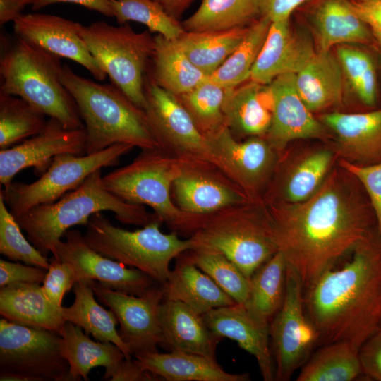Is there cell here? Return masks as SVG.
Listing matches in <instances>:
<instances>
[{
	"label": "cell",
	"instance_id": "obj_49",
	"mask_svg": "<svg viewBox=\"0 0 381 381\" xmlns=\"http://www.w3.org/2000/svg\"><path fill=\"white\" fill-rule=\"evenodd\" d=\"M358 356L363 375L381 381V327L362 344Z\"/></svg>",
	"mask_w": 381,
	"mask_h": 381
},
{
	"label": "cell",
	"instance_id": "obj_20",
	"mask_svg": "<svg viewBox=\"0 0 381 381\" xmlns=\"http://www.w3.org/2000/svg\"><path fill=\"white\" fill-rule=\"evenodd\" d=\"M295 75H281L270 84L274 99L272 121L264 136L279 155L292 140L327 137V128L301 98Z\"/></svg>",
	"mask_w": 381,
	"mask_h": 381
},
{
	"label": "cell",
	"instance_id": "obj_54",
	"mask_svg": "<svg viewBox=\"0 0 381 381\" xmlns=\"http://www.w3.org/2000/svg\"><path fill=\"white\" fill-rule=\"evenodd\" d=\"M25 6L16 0H0V24L1 25L14 21L20 16Z\"/></svg>",
	"mask_w": 381,
	"mask_h": 381
},
{
	"label": "cell",
	"instance_id": "obj_14",
	"mask_svg": "<svg viewBox=\"0 0 381 381\" xmlns=\"http://www.w3.org/2000/svg\"><path fill=\"white\" fill-rule=\"evenodd\" d=\"M144 90L147 100L144 112L159 149L183 161H209L206 138L177 96L147 75Z\"/></svg>",
	"mask_w": 381,
	"mask_h": 381
},
{
	"label": "cell",
	"instance_id": "obj_31",
	"mask_svg": "<svg viewBox=\"0 0 381 381\" xmlns=\"http://www.w3.org/2000/svg\"><path fill=\"white\" fill-rule=\"evenodd\" d=\"M147 76L165 90L179 96L209 77L188 59L177 40L154 36V49Z\"/></svg>",
	"mask_w": 381,
	"mask_h": 381
},
{
	"label": "cell",
	"instance_id": "obj_44",
	"mask_svg": "<svg viewBox=\"0 0 381 381\" xmlns=\"http://www.w3.org/2000/svg\"><path fill=\"white\" fill-rule=\"evenodd\" d=\"M336 55L353 93L365 106L374 107L377 80L371 56L366 52L347 44L339 45Z\"/></svg>",
	"mask_w": 381,
	"mask_h": 381
},
{
	"label": "cell",
	"instance_id": "obj_1",
	"mask_svg": "<svg viewBox=\"0 0 381 381\" xmlns=\"http://www.w3.org/2000/svg\"><path fill=\"white\" fill-rule=\"evenodd\" d=\"M340 169L330 171L306 200L264 202L278 250L303 288L377 231L369 200L349 180L351 174Z\"/></svg>",
	"mask_w": 381,
	"mask_h": 381
},
{
	"label": "cell",
	"instance_id": "obj_57",
	"mask_svg": "<svg viewBox=\"0 0 381 381\" xmlns=\"http://www.w3.org/2000/svg\"><path fill=\"white\" fill-rule=\"evenodd\" d=\"M373 35V37L376 40L378 47L380 48V54H381V32L377 31L371 30Z\"/></svg>",
	"mask_w": 381,
	"mask_h": 381
},
{
	"label": "cell",
	"instance_id": "obj_38",
	"mask_svg": "<svg viewBox=\"0 0 381 381\" xmlns=\"http://www.w3.org/2000/svg\"><path fill=\"white\" fill-rule=\"evenodd\" d=\"M358 351L346 341L322 345L302 366L296 380H355L363 375Z\"/></svg>",
	"mask_w": 381,
	"mask_h": 381
},
{
	"label": "cell",
	"instance_id": "obj_43",
	"mask_svg": "<svg viewBox=\"0 0 381 381\" xmlns=\"http://www.w3.org/2000/svg\"><path fill=\"white\" fill-rule=\"evenodd\" d=\"M111 8L119 24L138 22L147 26L151 32L169 40H177L186 32L181 21L169 16L152 0H114Z\"/></svg>",
	"mask_w": 381,
	"mask_h": 381
},
{
	"label": "cell",
	"instance_id": "obj_19",
	"mask_svg": "<svg viewBox=\"0 0 381 381\" xmlns=\"http://www.w3.org/2000/svg\"><path fill=\"white\" fill-rule=\"evenodd\" d=\"M15 36L59 58L72 60L99 81L107 75L92 56L83 38V25L78 22L48 13L22 14L13 22Z\"/></svg>",
	"mask_w": 381,
	"mask_h": 381
},
{
	"label": "cell",
	"instance_id": "obj_16",
	"mask_svg": "<svg viewBox=\"0 0 381 381\" xmlns=\"http://www.w3.org/2000/svg\"><path fill=\"white\" fill-rule=\"evenodd\" d=\"M172 190L176 206L193 216L208 215L229 207L253 202L209 161H183Z\"/></svg>",
	"mask_w": 381,
	"mask_h": 381
},
{
	"label": "cell",
	"instance_id": "obj_15",
	"mask_svg": "<svg viewBox=\"0 0 381 381\" xmlns=\"http://www.w3.org/2000/svg\"><path fill=\"white\" fill-rule=\"evenodd\" d=\"M88 281L98 301L114 313L120 325L118 333L131 355L157 351L162 340L159 308L164 298L162 285L135 296Z\"/></svg>",
	"mask_w": 381,
	"mask_h": 381
},
{
	"label": "cell",
	"instance_id": "obj_10",
	"mask_svg": "<svg viewBox=\"0 0 381 381\" xmlns=\"http://www.w3.org/2000/svg\"><path fill=\"white\" fill-rule=\"evenodd\" d=\"M134 147L116 143L97 152L56 155L47 171L30 183L11 182L1 189L6 205L15 218L35 206L56 202L78 188L97 169L119 164L120 158Z\"/></svg>",
	"mask_w": 381,
	"mask_h": 381
},
{
	"label": "cell",
	"instance_id": "obj_24",
	"mask_svg": "<svg viewBox=\"0 0 381 381\" xmlns=\"http://www.w3.org/2000/svg\"><path fill=\"white\" fill-rule=\"evenodd\" d=\"M161 346L215 358L220 338L206 325L202 315L183 302L164 298L159 308Z\"/></svg>",
	"mask_w": 381,
	"mask_h": 381
},
{
	"label": "cell",
	"instance_id": "obj_34",
	"mask_svg": "<svg viewBox=\"0 0 381 381\" xmlns=\"http://www.w3.org/2000/svg\"><path fill=\"white\" fill-rule=\"evenodd\" d=\"M287 262L277 251L250 279L248 298L243 304L258 319L270 324L285 296Z\"/></svg>",
	"mask_w": 381,
	"mask_h": 381
},
{
	"label": "cell",
	"instance_id": "obj_46",
	"mask_svg": "<svg viewBox=\"0 0 381 381\" xmlns=\"http://www.w3.org/2000/svg\"><path fill=\"white\" fill-rule=\"evenodd\" d=\"M338 162L339 167L354 176L365 189L375 217L377 232L381 236V162L360 165L339 159Z\"/></svg>",
	"mask_w": 381,
	"mask_h": 381
},
{
	"label": "cell",
	"instance_id": "obj_33",
	"mask_svg": "<svg viewBox=\"0 0 381 381\" xmlns=\"http://www.w3.org/2000/svg\"><path fill=\"white\" fill-rule=\"evenodd\" d=\"M73 304L64 307L66 322H71L91 334L97 341L111 342L123 352L126 359L132 358L128 348L121 339L116 326L119 323L114 313L100 306L95 298L88 279H80L73 286Z\"/></svg>",
	"mask_w": 381,
	"mask_h": 381
},
{
	"label": "cell",
	"instance_id": "obj_29",
	"mask_svg": "<svg viewBox=\"0 0 381 381\" xmlns=\"http://www.w3.org/2000/svg\"><path fill=\"white\" fill-rule=\"evenodd\" d=\"M143 367L167 381H248L250 374L225 371L215 358L180 351H150L133 356Z\"/></svg>",
	"mask_w": 381,
	"mask_h": 381
},
{
	"label": "cell",
	"instance_id": "obj_48",
	"mask_svg": "<svg viewBox=\"0 0 381 381\" xmlns=\"http://www.w3.org/2000/svg\"><path fill=\"white\" fill-rule=\"evenodd\" d=\"M47 270L36 266L0 260V287L11 284L43 282Z\"/></svg>",
	"mask_w": 381,
	"mask_h": 381
},
{
	"label": "cell",
	"instance_id": "obj_37",
	"mask_svg": "<svg viewBox=\"0 0 381 381\" xmlns=\"http://www.w3.org/2000/svg\"><path fill=\"white\" fill-rule=\"evenodd\" d=\"M334 157L329 150H316L299 158L285 174L277 193L263 202H299L313 195L330 171Z\"/></svg>",
	"mask_w": 381,
	"mask_h": 381
},
{
	"label": "cell",
	"instance_id": "obj_13",
	"mask_svg": "<svg viewBox=\"0 0 381 381\" xmlns=\"http://www.w3.org/2000/svg\"><path fill=\"white\" fill-rule=\"evenodd\" d=\"M59 334L0 320V368L37 381L69 380V364Z\"/></svg>",
	"mask_w": 381,
	"mask_h": 381
},
{
	"label": "cell",
	"instance_id": "obj_47",
	"mask_svg": "<svg viewBox=\"0 0 381 381\" xmlns=\"http://www.w3.org/2000/svg\"><path fill=\"white\" fill-rule=\"evenodd\" d=\"M42 289L54 304L61 307L65 294L78 281L74 267L68 262L52 257Z\"/></svg>",
	"mask_w": 381,
	"mask_h": 381
},
{
	"label": "cell",
	"instance_id": "obj_56",
	"mask_svg": "<svg viewBox=\"0 0 381 381\" xmlns=\"http://www.w3.org/2000/svg\"><path fill=\"white\" fill-rule=\"evenodd\" d=\"M1 381H37L34 377L22 373L0 370Z\"/></svg>",
	"mask_w": 381,
	"mask_h": 381
},
{
	"label": "cell",
	"instance_id": "obj_35",
	"mask_svg": "<svg viewBox=\"0 0 381 381\" xmlns=\"http://www.w3.org/2000/svg\"><path fill=\"white\" fill-rule=\"evenodd\" d=\"M260 17L257 0H202L181 23L186 32H201L248 27Z\"/></svg>",
	"mask_w": 381,
	"mask_h": 381
},
{
	"label": "cell",
	"instance_id": "obj_11",
	"mask_svg": "<svg viewBox=\"0 0 381 381\" xmlns=\"http://www.w3.org/2000/svg\"><path fill=\"white\" fill-rule=\"evenodd\" d=\"M269 333L274 380H289L318 346L320 337L305 310L302 282L288 264L284 299L270 322Z\"/></svg>",
	"mask_w": 381,
	"mask_h": 381
},
{
	"label": "cell",
	"instance_id": "obj_17",
	"mask_svg": "<svg viewBox=\"0 0 381 381\" xmlns=\"http://www.w3.org/2000/svg\"><path fill=\"white\" fill-rule=\"evenodd\" d=\"M64 237L52 257L70 263L78 281L94 279L114 290L135 296L159 284L140 270L127 267L94 250L78 230L68 229Z\"/></svg>",
	"mask_w": 381,
	"mask_h": 381
},
{
	"label": "cell",
	"instance_id": "obj_41",
	"mask_svg": "<svg viewBox=\"0 0 381 381\" xmlns=\"http://www.w3.org/2000/svg\"><path fill=\"white\" fill-rule=\"evenodd\" d=\"M226 88L209 78L193 89L177 96L200 133L206 136L223 126V106Z\"/></svg>",
	"mask_w": 381,
	"mask_h": 381
},
{
	"label": "cell",
	"instance_id": "obj_50",
	"mask_svg": "<svg viewBox=\"0 0 381 381\" xmlns=\"http://www.w3.org/2000/svg\"><path fill=\"white\" fill-rule=\"evenodd\" d=\"M260 16L272 22L289 19L291 13L307 0H257Z\"/></svg>",
	"mask_w": 381,
	"mask_h": 381
},
{
	"label": "cell",
	"instance_id": "obj_6",
	"mask_svg": "<svg viewBox=\"0 0 381 381\" xmlns=\"http://www.w3.org/2000/svg\"><path fill=\"white\" fill-rule=\"evenodd\" d=\"M190 234L193 250L223 254L248 279L278 251L264 202H250L198 216Z\"/></svg>",
	"mask_w": 381,
	"mask_h": 381
},
{
	"label": "cell",
	"instance_id": "obj_58",
	"mask_svg": "<svg viewBox=\"0 0 381 381\" xmlns=\"http://www.w3.org/2000/svg\"><path fill=\"white\" fill-rule=\"evenodd\" d=\"M19 1L20 3L23 4L25 6L32 4L35 0H16Z\"/></svg>",
	"mask_w": 381,
	"mask_h": 381
},
{
	"label": "cell",
	"instance_id": "obj_22",
	"mask_svg": "<svg viewBox=\"0 0 381 381\" xmlns=\"http://www.w3.org/2000/svg\"><path fill=\"white\" fill-rule=\"evenodd\" d=\"M202 316L214 334L236 341L255 358L265 381L274 380L269 323L254 316L243 304L237 303L212 309Z\"/></svg>",
	"mask_w": 381,
	"mask_h": 381
},
{
	"label": "cell",
	"instance_id": "obj_25",
	"mask_svg": "<svg viewBox=\"0 0 381 381\" xmlns=\"http://www.w3.org/2000/svg\"><path fill=\"white\" fill-rule=\"evenodd\" d=\"M273 104L270 84L249 79L226 88L223 106L225 125L235 138L264 136L272 124Z\"/></svg>",
	"mask_w": 381,
	"mask_h": 381
},
{
	"label": "cell",
	"instance_id": "obj_28",
	"mask_svg": "<svg viewBox=\"0 0 381 381\" xmlns=\"http://www.w3.org/2000/svg\"><path fill=\"white\" fill-rule=\"evenodd\" d=\"M61 337V352L69 364V380H89V373L96 367H103V379L109 380L126 359L122 350L111 342L95 341L82 328L66 322L59 332Z\"/></svg>",
	"mask_w": 381,
	"mask_h": 381
},
{
	"label": "cell",
	"instance_id": "obj_3",
	"mask_svg": "<svg viewBox=\"0 0 381 381\" xmlns=\"http://www.w3.org/2000/svg\"><path fill=\"white\" fill-rule=\"evenodd\" d=\"M102 211H111L121 223L130 225L145 226L158 217L143 205L128 203L110 193L104 185L102 169H97L56 202L35 206L16 219L31 243L47 257L56 253L66 231L86 226L94 214Z\"/></svg>",
	"mask_w": 381,
	"mask_h": 381
},
{
	"label": "cell",
	"instance_id": "obj_51",
	"mask_svg": "<svg viewBox=\"0 0 381 381\" xmlns=\"http://www.w3.org/2000/svg\"><path fill=\"white\" fill-rule=\"evenodd\" d=\"M111 381H147L161 380L151 372L147 370L137 358L124 359Z\"/></svg>",
	"mask_w": 381,
	"mask_h": 381
},
{
	"label": "cell",
	"instance_id": "obj_36",
	"mask_svg": "<svg viewBox=\"0 0 381 381\" xmlns=\"http://www.w3.org/2000/svg\"><path fill=\"white\" fill-rule=\"evenodd\" d=\"M249 27L201 32H184L177 41L190 61L209 77L237 48Z\"/></svg>",
	"mask_w": 381,
	"mask_h": 381
},
{
	"label": "cell",
	"instance_id": "obj_12",
	"mask_svg": "<svg viewBox=\"0 0 381 381\" xmlns=\"http://www.w3.org/2000/svg\"><path fill=\"white\" fill-rule=\"evenodd\" d=\"M205 138L209 162L252 201L263 202L279 156L265 136L239 141L224 125Z\"/></svg>",
	"mask_w": 381,
	"mask_h": 381
},
{
	"label": "cell",
	"instance_id": "obj_40",
	"mask_svg": "<svg viewBox=\"0 0 381 381\" xmlns=\"http://www.w3.org/2000/svg\"><path fill=\"white\" fill-rule=\"evenodd\" d=\"M45 115L22 98L0 92V149L13 146L40 133Z\"/></svg>",
	"mask_w": 381,
	"mask_h": 381
},
{
	"label": "cell",
	"instance_id": "obj_53",
	"mask_svg": "<svg viewBox=\"0 0 381 381\" xmlns=\"http://www.w3.org/2000/svg\"><path fill=\"white\" fill-rule=\"evenodd\" d=\"M114 0H35L32 4V10L37 11L56 3H70L78 4L90 10L95 11L105 16L114 17L111 2Z\"/></svg>",
	"mask_w": 381,
	"mask_h": 381
},
{
	"label": "cell",
	"instance_id": "obj_52",
	"mask_svg": "<svg viewBox=\"0 0 381 381\" xmlns=\"http://www.w3.org/2000/svg\"><path fill=\"white\" fill-rule=\"evenodd\" d=\"M351 3L371 30L381 32V0H353Z\"/></svg>",
	"mask_w": 381,
	"mask_h": 381
},
{
	"label": "cell",
	"instance_id": "obj_26",
	"mask_svg": "<svg viewBox=\"0 0 381 381\" xmlns=\"http://www.w3.org/2000/svg\"><path fill=\"white\" fill-rule=\"evenodd\" d=\"M0 314L9 322L58 334L66 322L64 307L52 302L39 284L0 287Z\"/></svg>",
	"mask_w": 381,
	"mask_h": 381
},
{
	"label": "cell",
	"instance_id": "obj_55",
	"mask_svg": "<svg viewBox=\"0 0 381 381\" xmlns=\"http://www.w3.org/2000/svg\"><path fill=\"white\" fill-rule=\"evenodd\" d=\"M157 3L165 12L180 21L183 13L190 6L194 0H152Z\"/></svg>",
	"mask_w": 381,
	"mask_h": 381
},
{
	"label": "cell",
	"instance_id": "obj_18",
	"mask_svg": "<svg viewBox=\"0 0 381 381\" xmlns=\"http://www.w3.org/2000/svg\"><path fill=\"white\" fill-rule=\"evenodd\" d=\"M86 154L85 128L71 129L53 118L44 129L21 143L0 151V183L5 187L20 171L33 167L38 176L44 174L59 154Z\"/></svg>",
	"mask_w": 381,
	"mask_h": 381
},
{
	"label": "cell",
	"instance_id": "obj_30",
	"mask_svg": "<svg viewBox=\"0 0 381 381\" xmlns=\"http://www.w3.org/2000/svg\"><path fill=\"white\" fill-rule=\"evenodd\" d=\"M296 76L298 92L307 108L318 112L341 103L343 72L331 50H318Z\"/></svg>",
	"mask_w": 381,
	"mask_h": 381
},
{
	"label": "cell",
	"instance_id": "obj_2",
	"mask_svg": "<svg viewBox=\"0 0 381 381\" xmlns=\"http://www.w3.org/2000/svg\"><path fill=\"white\" fill-rule=\"evenodd\" d=\"M303 288L318 346L349 342L358 350L381 327V236L377 230Z\"/></svg>",
	"mask_w": 381,
	"mask_h": 381
},
{
	"label": "cell",
	"instance_id": "obj_42",
	"mask_svg": "<svg viewBox=\"0 0 381 381\" xmlns=\"http://www.w3.org/2000/svg\"><path fill=\"white\" fill-rule=\"evenodd\" d=\"M188 254L195 265L237 303L244 304L246 302L250 291V279L226 256L205 249L188 250Z\"/></svg>",
	"mask_w": 381,
	"mask_h": 381
},
{
	"label": "cell",
	"instance_id": "obj_7",
	"mask_svg": "<svg viewBox=\"0 0 381 381\" xmlns=\"http://www.w3.org/2000/svg\"><path fill=\"white\" fill-rule=\"evenodd\" d=\"M162 223L157 217L142 229L128 231L114 226L97 212L86 225L84 237L88 245L100 254L138 269L162 285L170 275L171 261L194 248L190 237L181 239L176 231L162 232Z\"/></svg>",
	"mask_w": 381,
	"mask_h": 381
},
{
	"label": "cell",
	"instance_id": "obj_27",
	"mask_svg": "<svg viewBox=\"0 0 381 381\" xmlns=\"http://www.w3.org/2000/svg\"><path fill=\"white\" fill-rule=\"evenodd\" d=\"M185 253L176 258L174 270L162 284L164 298L183 302L200 315L236 303Z\"/></svg>",
	"mask_w": 381,
	"mask_h": 381
},
{
	"label": "cell",
	"instance_id": "obj_8",
	"mask_svg": "<svg viewBox=\"0 0 381 381\" xmlns=\"http://www.w3.org/2000/svg\"><path fill=\"white\" fill-rule=\"evenodd\" d=\"M183 162L159 148L142 150L131 163L109 172L102 180L115 196L128 203L149 206L169 229L186 234L194 216L181 211L171 197Z\"/></svg>",
	"mask_w": 381,
	"mask_h": 381
},
{
	"label": "cell",
	"instance_id": "obj_32",
	"mask_svg": "<svg viewBox=\"0 0 381 381\" xmlns=\"http://www.w3.org/2000/svg\"><path fill=\"white\" fill-rule=\"evenodd\" d=\"M319 49L337 44L369 43L373 35L348 0H320L313 13Z\"/></svg>",
	"mask_w": 381,
	"mask_h": 381
},
{
	"label": "cell",
	"instance_id": "obj_5",
	"mask_svg": "<svg viewBox=\"0 0 381 381\" xmlns=\"http://www.w3.org/2000/svg\"><path fill=\"white\" fill-rule=\"evenodd\" d=\"M61 80L73 97L86 133V154L116 143L141 150L159 148L145 114L119 88L83 78L66 64Z\"/></svg>",
	"mask_w": 381,
	"mask_h": 381
},
{
	"label": "cell",
	"instance_id": "obj_21",
	"mask_svg": "<svg viewBox=\"0 0 381 381\" xmlns=\"http://www.w3.org/2000/svg\"><path fill=\"white\" fill-rule=\"evenodd\" d=\"M315 52L309 34L293 30L289 19L272 22L250 79L269 85L281 75L296 74Z\"/></svg>",
	"mask_w": 381,
	"mask_h": 381
},
{
	"label": "cell",
	"instance_id": "obj_45",
	"mask_svg": "<svg viewBox=\"0 0 381 381\" xmlns=\"http://www.w3.org/2000/svg\"><path fill=\"white\" fill-rule=\"evenodd\" d=\"M15 217L0 193V253L8 259L48 270L49 260L23 236Z\"/></svg>",
	"mask_w": 381,
	"mask_h": 381
},
{
	"label": "cell",
	"instance_id": "obj_23",
	"mask_svg": "<svg viewBox=\"0 0 381 381\" xmlns=\"http://www.w3.org/2000/svg\"><path fill=\"white\" fill-rule=\"evenodd\" d=\"M318 119L335 135L339 159L360 165L381 162V109L329 112Z\"/></svg>",
	"mask_w": 381,
	"mask_h": 381
},
{
	"label": "cell",
	"instance_id": "obj_4",
	"mask_svg": "<svg viewBox=\"0 0 381 381\" xmlns=\"http://www.w3.org/2000/svg\"><path fill=\"white\" fill-rule=\"evenodd\" d=\"M0 92L19 97L71 129L85 128L61 75L60 58L16 36H1Z\"/></svg>",
	"mask_w": 381,
	"mask_h": 381
},
{
	"label": "cell",
	"instance_id": "obj_9",
	"mask_svg": "<svg viewBox=\"0 0 381 381\" xmlns=\"http://www.w3.org/2000/svg\"><path fill=\"white\" fill-rule=\"evenodd\" d=\"M81 36L111 83L144 111L145 80L154 49L151 32H135L126 23L114 26L96 21L83 25Z\"/></svg>",
	"mask_w": 381,
	"mask_h": 381
},
{
	"label": "cell",
	"instance_id": "obj_39",
	"mask_svg": "<svg viewBox=\"0 0 381 381\" xmlns=\"http://www.w3.org/2000/svg\"><path fill=\"white\" fill-rule=\"evenodd\" d=\"M272 21L260 17L250 25L243 41L211 75L209 80L225 87H236L250 79L251 70L265 42Z\"/></svg>",
	"mask_w": 381,
	"mask_h": 381
}]
</instances>
